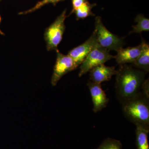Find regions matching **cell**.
<instances>
[{
    "instance_id": "5",
    "label": "cell",
    "mask_w": 149,
    "mask_h": 149,
    "mask_svg": "<svg viewBox=\"0 0 149 149\" xmlns=\"http://www.w3.org/2000/svg\"><path fill=\"white\" fill-rule=\"evenodd\" d=\"M109 51L101 47L98 45H96L80 65L79 77L89 72L94 68L103 64L111 58H114V56L110 54Z\"/></svg>"
},
{
    "instance_id": "13",
    "label": "cell",
    "mask_w": 149,
    "mask_h": 149,
    "mask_svg": "<svg viewBox=\"0 0 149 149\" xmlns=\"http://www.w3.org/2000/svg\"><path fill=\"white\" fill-rule=\"evenodd\" d=\"M137 24L133 26V30L131 33H141L143 31H149V19L146 18L143 15H137L135 19Z\"/></svg>"
},
{
    "instance_id": "11",
    "label": "cell",
    "mask_w": 149,
    "mask_h": 149,
    "mask_svg": "<svg viewBox=\"0 0 149 149\" xmlns=\"http://www.w3.org/2000/svg\"><path fill=\"white\" fill-rule=\"evenodd\" d=\"M142 43L143 45L142 53L140 56L132 64L136 68L148 72L149 71V45L143 39H142Z\"/></svg>"
},
{
    "instance_id": "16",
    "label": "cell",
    "mask_w": 149,
    "mask_h": 149,
    "mask_svg": "<svg viewBox=\"0 0 149 149\" xmlns=\"http://www.w3.org/2000/svg\"><path fill=\"white\" fill-rule=\"evenodd\" d=\"M63 1H64V0H42V1L37 3V4L34 7L28 10L19 13V14L25 15L31 13L37 10L38 9L42 7L43 6L47 4L50 3H51L53 4L54 5H55L57 3Z\"/></svg>"
},
{
    "instance_id": "15",
    "label": "cell",
    "mask_w": 149,
    "mask_h": 149,
    "mask_svg": "<svg viewBox=\"0 0 149 149\" xmlns=\"http://www.w3.org/2000/svg\"><path fill=\"white\" fill-rule=\"evenodd\" d=\"M96 149H122L120 141L111 139H108L103 142Z\"/></svg>"
},
{
    "instance_id": "1",
    "label": "cell",
    "mask_w": 149,
    "mask_h": 149,
    "mask_svg": "<svg viewBox=\"0 0 149 149\" xmlns=\"http://www.w3.org/2000/svg\"><path fill=\"white\" fill-rule=\"evenodd\" d=\"M115 89L121 103L132 98L140 93L146 73L126 64L120 65L116 70Z\"/></svg>"
},
{
    "instance_id": "9",
    "label": "cell",
    "mask_w": 149,
    "mask_h": 149,
    "mask_svg": "<svg viewBox=\"0 0 149 149\" xmlns=\"http://www.w3.org/2000/svg\"><path fill=\"white\" fill-rule=\"evenodd\" d=\"M143 49V45L141 42L139 46L135 47H128L125 49L123 48L116 51L117 55L114 56L118 64H126L133 63L140 56Z\"/></svg>"
},
{
    "instance_id": "19",
    "label": "cell",
    "mask_w": 149,
    "mask_h": 149,
    "mask_svg": "<svg viewBox=\"0 0 149 149\" xmlns=\"http://www.w3.org/2000/svg\"><path fill=\"white\" fill-rule=\"evenodd\" d=\"M1 15H0V23H1ZM0 34L1 35H4V33H3L0 29Z\"/></svg>"
},
{
    "instance_id": "12",
    "label": "cell",
    "mask_w": 149,
    "mask_h": 149,
    "mask_svg": "<svg viewBox=\"0 0 149 149\" xmlns=\"http://www.w3.org/2000/svg\"><path fill=\"white\" fill-rule=\"evenodd\" d=\"M136 139L137 149H149L148 134L149 129L136 126Z\"/></svg>"
},
{
    "instance_id": "3",
    "label": "cell",
    "mask_w": 149,
    "mask_h": 149,
    "mask_svg": "<svg viewBox=\"0 0 149 149\" xmlns=\"http://www.w3.org/2000/svg\"><path fill=\"white\" fill-rule=\"evenodd\" d=\"M95 32L97 42L101 47L108 50L117 51L124 45V40L112 33L103 24L100 17H96Z\"/></svg>"
},
{
    "instance_id": "18",
    "label": "cell",
    "mask_w": 149,
    "mask_h": 149,
    "mask_svg": "<svg viewBox=\"0 0 149 149\" xmlns=\"http://www.w3.org/2000/svg\"><path fill=\"white\" fill-rule=\"evenodd\" d=\"M87 1V0H72V10L71 14L73 13L76 9L80 7L84 3Z\"/></svg>"
},
{
    "instance_id": "7",
    "label": "cell",
    "mask_w": 149,
    "mask_h": 149,
    "mask_svg": "<svg viewBox=\"0 0 149 149\" xmlns=\"http://www.w3.org/2000/svg\"><path fill=\"white\" fill-rule=\"evenodd\" d=\"M97 45L96 33L94 30L92 35L85 42L69 51L68 55L72 58L77 68L81 64L93 48Z\"/></svg>"
},
{
    "instance_id": "8",
    "label": "cell",
    "mask_w": 149,
    "mask_h": 149,
    "mask_svg": "<svg viewBox=\"0 0 149 149\" xmlns=\"http://www.w3.org/2000/svg\"><path fill=\"white\" fill-rule=\"evenodd\" d=\"M88 86L92 97L93 111L96 113L102 110L107 106L109 99L102 88L101 85L90 81Z\"/></svg>"
},
{
    "instance_id": "10",
    "label": "cell",
    "mask_w": 149,
    "mask_h": 149,
    "mask_svg": "<svg viewBox=\"0 0 149 149\" xmlns=\"http://www.w3.org/2000/svg\"><path fill=\"white\" fill-rule=\"evenodd\" d=\"M89 72L91 81L101 84L110 80L112 76L116 74V70L114 67L107 66L103 64L94 68Z\"/></svg>"
},
{
    "instance_id": "6",
    "label": "cell",
    "mask_w": 149,
    "mask_h": 149,
    "mask_svg": "<svg viewBox=\"0 0 149 149\" xmlns=\"http://www.w3.org/2000/svg\"><path fill=\"white\" fill-rule=\"evenodd\" d=\"M57 53L56 60L54 67L51 83L54 86L63 75L77 68L72 58L68 56L63 55L58 49Z\"/></svg>"
},
{
    "instance_id": "17",
    "label": "cell",
    "mask_w": 149,
    "mask_h": 149,
    "mask_svg": "<svg viewBox=\"0 0 149 149\" xmlns=\"http://www.w3.org/2000/svg\"><path fill=\"white\" fill-rule=\"evenodd\" d=\"M141 89L143 90V94L147 98L149 99V79L145 80L141 86Z\"/></svg>"
},
{
    "instance_id": "20",
    "label": "cell",
    "mask_w": 149,
    "mask_h": 149,
    "mask_svg": "<svg viewBox=\"0 0 149 149\" xmlns=\"http://www.w3.org/2000/svg\"><path fill=\"white\" fill-rule=\"evenodd\" d=\"M0 1H1V0H0Z\"/></svg>"
},
{
    "instance_id": "2",
    "label": "cell",
    "mask_w": 149,
    "mask_h": 149,
    "mask_svg": "<svg viewBox=\"0 0 149 149\" xmlns=\"http://www.w3.org/2000/svg\"><path fill=\"white\" fill-rule=\"evenodd\" d=\"M125 117L135 124L149 130V102L142 93L122 103Z\"/></svg>"
},
{
    "instance_id": "14",
    "label": "cell",
    "mask_w": 149,
    "mask_h": 149,
    "mask_svg": "<svg viewBox=\"0 0 149 149\" xmlns=\"http://www.w3.org/2000/svg\"><path fill=\"white\" fill-rule=\"evenodd\" d=\"M95 6V4H91L87 1L76 9L73 13H75L77 20L80 19H83L88 16L95 15L91 11Z\"/></svg>"
},
{
    "instance_id": "4",
    "label": "cell",
    "mask_w": 149,
    "mask_h": 149,
    "mask_svg": "<svg viewBox=\"0 0 149 149\" xmlns=\"http://www.w3.org/2000/svg\"><path fill=\"white\" fill-rule=\"evenodd\" d=\"M66 13L65 10L46 29L45 33V39L47 43L48 51L58 49V46L61 42L65 31L64 22L67 17Z\"/></svg>"
}]
</instances>
